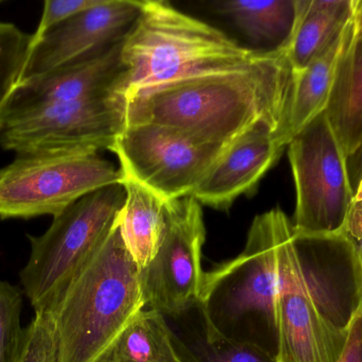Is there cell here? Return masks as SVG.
<instances>
[{"label":"cell","instance_id":"obj_1","mask_svg":"<svg viewBox=\"0 0 362 362\" xmlns=\"http://www.w3.org/2000/svg\"><path fill=\"white\" fill-rule=\"evenodd\" d=\"M278 362H338L362 306V259L344 232L299 235L285 215L278 242Z\"/></svg>","mask_w":362,"mask_h":362},{"label":"cell","instance_id":"obj_2","mask_svg":"<svg viewBox=\"0 0 362 362\" xmlns=\"http://www.w3.org/2000/svg\"><path fill=\"white\" fill-rule=\"evenodd\" d=\"M293 80L286 53L274 51L243 69L183 79L131 94L122 102L124 127L165 125L227 148L257 123H266L276 130L279 140Z\"/></svg>","mask_w":362,"mask_h":362},{"label":"cell","instance_id":"obj_3","mask_svg":"<svg viewBox=\"0 0 362 362\" xmlns=\"http://www.w3.org/2000/svg\"><path fill=\"white\" fill-rule=\"evenodd\" d=\"M140 269L118 225L51 301L57 362H99L146 310Z\"/></svg>","mask_w":362,"mask_h":362},{"label":"cell","instance_id":"obj_4","mask_svg":"<svg viewBox=\"0 0 362 362\" xmlns=\"http://www.w3.org/2000/svg\"><path fill=\"white\" fill-rule=\"evenodd\" d=\"M268 53L240 46L169 2L144 0L139 17L123 40V70L110 97L122 106L125 97L140 89L243 69Z\"/></svg>","mask_w":362,"mask_h":362},{"label":"cell","instance_id":"obj_5","mask_svg":"<svg viewBox=\"0 0 362 362\" xmlns=\"http://www.w3.org/2000/svg\"><path fill=\"white\" fill-rule=\"evenodd\" d=\"M284 217L279 208L255 217L243 252L204 272L197 306L204 322L227 337L240 324H257L276 357L278 242Z\"/></svg>","mask_w":362,"mask_h":362},{"label":"cell","instance_id":"obj_6","mask_svg":"<svg viewBox=\"0 0 362 362\" xmlns=\"http://www.w3.org/2000/svg\"><path fill=\"white\" fill-rule=\"evenodd\" d=\"M125 197L123 184L104 187L55 216L42 235H28L29 259L19 276L34 312L48 307L118 225Z\"/></svg>","mask_w":362,"mask_h":362},{"label":"cell","instance_id":"obj_7","mask_svg":"<svg viewBox=\"0 0 362 362\" xmlns=\"http://www.w3.org/2000/svg\"><path fill=\"white\" fill-rule=\"evenodd\" d=\"M122 183L120 168L98 152L16 155L0 169V219L54 218L85 196Z\"/></svg>","mask_w":362,"mask_h":362},{"label":"cell","instance_id":"obj_8","mask_svg":"<svg viewBox=\"0 0 362 362\" xmlns=\"http://www.w3.org/2000/svg\"><path fill=\"white\" fill-rule=\"evenodd\" d=\"M287 147L296 187L293 232L300 235L341 233L354 191L346 157L325 113L310 120Z\"/></svg>","mask_w":362,"mask_h":362},{"label":"cell","instance_id":"obj_9","mask_svg":"<svg viewBox=\"0 0 362 362\" xmlns=\"http://www.w3.org/2000/svg\"><path fill=\"white\" fill-rule=\"evenodd\" d=\"M225 149L173 128L141 123L125 125L110 151L123 176L168 202L192 196Z\"/></svg>","mask_w":362,"mask_h":362},{"label":"cell","instance_id":"obj_10","mask_svg":"<svg viewBox=\"0 0 362 362\" xmlns=\"http://www.w3.org/2000/svg\"><path fill=\"white\" fill-rule=\"evenodd\" d=\"M167 227L154 259L140 270L146 306L180 318L199 305L206 227L202 205L192 196L165 203Z\"/></svg>","mask_w":362,"mask_h":362},{"label":"cell","instance_id":"obj_11","mask_svg":"<svg viewBox=\"0 0 362 362\" xmlns=\"http://www.w3.org/2000/svg\"><path fill=\"white\" fill-rule=\"evenodd\" d=\"M124 128L123 108L110 95L54 104L0 125V147L19 154L110 150Z\"/></svg>","mask_w":362,"mask_h":362},{"label":"cell","instance_id":"obj_12","mask_svg":"<svg viewBox=\"0 0 362 362\" xmlns=\"http://www.w3.org/2000/svg\"><path fill=\"white\" fill-rule=\"evenodd\" d=\"M144 0H103L99 6L55 26L30 45L17 84L120 42L137 21Z\"/></svg>","mask_w":362,"mask_h":362},{"label":"cell","instance_id":"obj_13","mask_svg":"<svg viewBox=\"0 0 362 362\" xmlns=\"http://www.w3.org/2000/svg\"><path fill=\"white\" fill-rule=\"evenodd\" d=\"M123 40L97 55L15 85L0 110V125L46 106L110 95L123 70Z\"/></svg>","mask_w":362,"mask_h":362},{"label":"cell","instance_id":"obj_14","mask_svg":"<svg viewBox=\"0 0 362 362\" xmlns=\"http://www.w3.org/2000/svg\"><path fill=\"white\" fill-rule=\"evenodd\" d=\"M284 149L274 128L266 123H257L225 149L192 197L200 205L229 210L240 196L255 193Z\"/></svg>","mask_w":362,"mask_h":362},{"label":"cell","instance_id":"obj_15","mask_svg":"<svg viewBox=\"0 0 362 362\" xmlns=\"http://www.w3.org/2000/svg\"><path fill=\"white\" fill-rule=\"evenodd\" d=\"M355 35L356 21L354 16L327 50L301 72H293L291 101L284 127L279 136V142L285 148L296 134L315 117L325 112L340 57Z\"/></svg>","mask_w":362,"mask_h":362},{"label":"cell","instance_id":"obj_16","mask_svg":"<svg viewBox=\"0 0 362 362\" xmlns=\"http://www.w3.org/2000/svg\"><path fill=\"white\" fill-rule=\"evenodd\" d=\"M358 0H298L297 21L286 51L293 72L310 65L356 14Z\"/></svg>","mask_w":362,"mask_h":362},{"label":"cell","instance_id":"obj_17","mask_svg":"<svg viewBox=\"0 0 362 362\" xmlns=\"http://www.w3.org/2000/svg\"><path fill=\"white\" fill-rule=\"evenodd\" d=\"M325 113L348 157L362 140V35H355L340 57Z\"/></svg>","mask_w":362,"mask_h":362},{"label":"cell","instance_id":"obj_18","mask_svg":"<svg viewBox=\"0 0 362 362\" xmlns=\"http://www.w3.org/2000/svg\"><path fill=\"white\" fill-rule=\"evenodd\" d=\"M122 184L127 197L119 229L127 252L142 270L154 259L163 240L167 202L132 179L123 176Z\"/></svg>","mask_w":362,"mask_h":362},{"label":"cell","instance_id":"obj_19","mask_svg":"<svg viewBox=\"0 0 362 362\" xmlns=\"http://www.w3.org/2000/svg\"><path fill=\"white\" fill-rule=\"evenodd\" d=\"M213 10L231 21L247 38L267 51L286 53L297 21L298 0L215 1Z\"/></svg>","mask_w":362,"mask_h":362},{"label":"cell","instance_id":"obj_20","mask_svg":"<svg viewBox=\"0 0 362 362\" xmlns=\"http://www.w3.org/2000/svg\"><path fill=\"white\" fill-rule=\"evenodd\" d=\"M99 362H180L173 329L163 314L146 308Z\"/></svg>","mask_w":362,"mask_h":362},{"label":"cell","instance_id":"obj_21","mask_svg":"<svg viewBox=\"0 0 362 362\" xmlns=\"http://www.w3.org/2000/svg\"><path fill=\"white\" fill-rule=\"evenodd\" d=\"M173 338L180 362H278L263 346L227 337L204 322L202 334L191 341H185L174 332Z\"/></svg>","mask_w":362,"mask_h":362},{"label":"cell","instance_id":"obj_22","mask_svg":"<svg viewBox=\"0 0 362 362\" xmlns=\"http://www.w3.org/2000/svg\"><path fill=\"white\" fill-rule=\"evenodd\" d=\"M23 298L21 288L0 280V362H16L23 346Z\"/></svg>","mask_w":362,"mask_h":362},{"label":"cell","instance_id":"obj_23","mask_svg":"<svg viewBox=\"0 0 362 362\" xmlns=\"http://www.w3.org/2000/svg\"><path fill=\"white\" fill-rule=\"evenodd\" d=\"M31 34L12 23L0 21V110L18 81L27 59Z\"/></svg>","mask_w":362,"mask_h":362},{"label":"cell","instance_id":"obj_24","mask_svg":"<svg viewBox=\"0 0 362 362\" xmlns=\"http://www.w3.org/2000/svg\"><path fill=\"white\" fill-rule=\"evenodd\" d=\"M16 362H57L54 329L46 310L35 312L34 318L25 327Z\"/></svg>","mask_w":362,"mask_h":362},{"label":"cell","instance_id":"obj_25","mask_svg":"<svg viewBox=\"0 0 362 362\" xmlns=\"http://www.w3.org/2000/svg\"><path fill=\"white\" fill-rule=\"evenodd\" d=\"M103 2V0H54L45 2L42 18L37 29L31 34L30 45L34 44L42 35L55 26L76 16L89 9L95 8Z\"/></svg>","mask_w":362,"mask_h":362},{"label":"cell","instance_id":"obj_26","mask_svg":"<svg viewBox=\"0 0 362 362\" xmlns=\"http://www.w3.org/2000/svg\"><path fill=\"white\" fill-rule=\"evenodd\" d=\"M338 362H362V306L353 319L344 354Z\"/></svg>","mask_w":362,"mask_h":362},{"label":"cell","instance_id":"obj_27","mask_svg":"<svg viewBox=\"0 0 362 362\" xmlns=\"http://www.w3.org/2000/svg\"><path fill=\"white\" fill-rule=\"evenodd\" d=\"M344 232L352 240L362 259V201H353Z\"/></svg>","mask_w":362,"mask_h":362},{"label":"cell","instance_id":"obj_28","mask_svg":"<svg viewBox=\"0 0 362 362\" xmlns=\"http://www.w3.org/2000/svg\"><path fill=\"white\" fill-rule=\"evenodd\" d=\"M346 166L351 187L355 193L362 179V140L357 148L346 157Z\"/></svg>","mask_w":362,"mask_h":362},{"label":"cell","instance_id":"obj_29","mask_svg":"<svg viewBox=\"0 0 362 362\" xmlns=\"http://www.w3.org/2000/svg\"><path fill=\"white\" fill-rule=\"evenodd\" d=\"M355 21H356V35L361 36L362 35V0H358Z\"/></svg>","mask_w":362,"mask_h":362},{"label":"cell","instance_id":"obj_30","mask_svg":"<svg viewBox=\"0 0 362 362\" xmlns=\"http://www.w3.org/2000/svg\"><path fill=\"white\" fill-rule=\"evenodd\" d=\"M354 201H362V179L354 193Z\"/></svg>","mask_w":362,"mask_h":362}]
</instances>
